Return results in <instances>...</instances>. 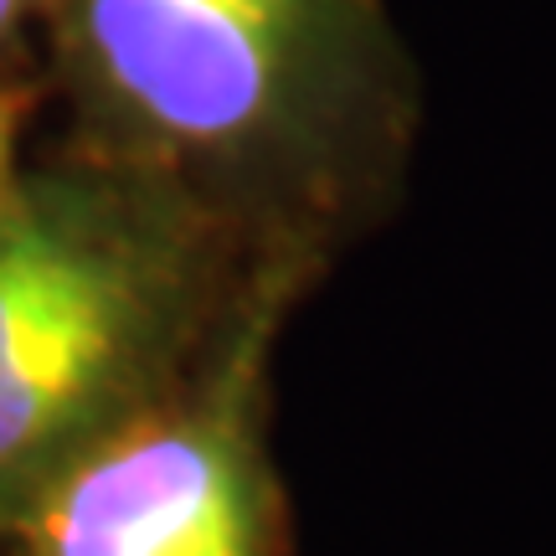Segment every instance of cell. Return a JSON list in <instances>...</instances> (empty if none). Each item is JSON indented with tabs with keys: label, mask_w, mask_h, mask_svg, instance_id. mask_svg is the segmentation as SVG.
I'll return each mask as SVG.
<instances>
[{
	"label": "cell",
	"mask_w": 556,
	"mask_h": 556,
	"mask_svg": "<svg viewBox=\"0 0 556 556\" xmlns=\"http://www.w3.org/2000/svg\"><path fill=\"white\" fill-rule=\"evenodd\" d=\"M47 0H0V73H26L37 62Z\"/></svg>",
	"instance_id": "5"
},
{
	"label": "cell",
	"mask_w": 556,
	"mask_h": 556,
	"mask_svg": "<svg viewBox=\"0 0 556 556\" xmlns=\"http://www.w3.org/2000/svg\"><path fill=\"white\" fill-rule=\"evenodd\" d=\"M319 283L309 263L263 258L197 371L73 464L5 556H289L274 366L289 319Z\"/></svg>",
	"instance_id": "3"
},
{
	"label": "cell",
	"mask_w": 556,
	"mask_h": 556,
	"mask_svg": "<svg viewBox=\"0 0 556 556\" xmlns=\"http://www.w3.org/2000/svg\"><path fill=\"white\" fill-rule=\"evenodd\" d=\"M62 139L330 274L407 197L422 73L387 0H47Z\"/></svg>",
	"instance_id": "1"
},
{
	"label": "cell",
	"mask_w": 556,
	"mask_h": 556,
	"mask_svg": "<svg viewBox=\"0 0 556 556\" xmlns=\"http://www.w3.org/2000/svg\"><path fill=\"white\" fill-rule=\"evenodd\" d=\"M212 212L58 139L0 206V552L73 464L165 402L258 268Z\"/></svg>",
	"instance_id": "2"
},
{
	"label": "cell",
	"mask_w": 556,
	"mask_h": 556,
	"mask_svg": "<svg viewBox=\"0 0 556 556\" xmlns=\"http://www.w3.org/2000/svg\"><path fill=\"white\" fill-rule=\"evenodd\" d=\"M41 78H21V73H0V206L11 197V186H16L21 165H26V129L37 119L41 109Z\"/></svg>",
	"instance_id": "4"
}]
</instances>
